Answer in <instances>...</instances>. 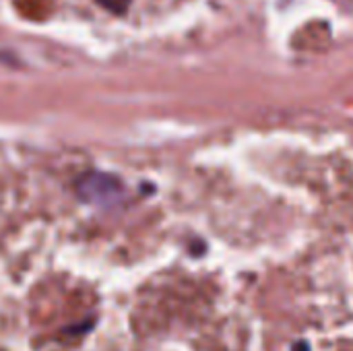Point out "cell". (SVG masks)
Masks as SVG:
<instances>
[{"label": "cell", "mask_w": 353, "mask_h": 351, "mask_svg": "<svg viewBox=\"0 0 353 351\" xmlns=\"http://www.w3.org/2000/svg\"><path fill=\"white\" fill-rule=\"evenodd\" d=\"M95 2L99 6H103L105 10L114 12V14H122V12L128 10V6H130L132 0H95Z\"/></svg>", "instance_id": "6da1fadb"}]
</instances>
